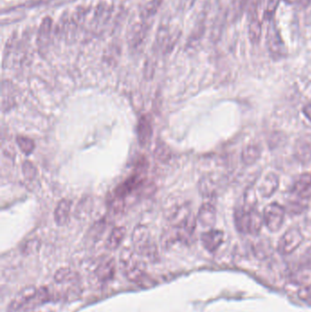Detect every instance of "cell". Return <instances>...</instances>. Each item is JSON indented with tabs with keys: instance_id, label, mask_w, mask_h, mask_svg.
Instances as JSON below:
<instances>
[{
	"instance_id": "obj_1",
	"label": "cell",
	"mask_w": 311,
	"mask_h": 312,
	"mask_svg": "<svg viewBox=\"0 0 311 312\" xmlns=\"http://www.w3.org/2000/svg\"><path fill=\"white\" fill-rule=\"evenodd\" d=\"M48 291L46 288L37 289L34 286L24 288L11 301L8 311H26L48 302L50 300V293Z\"/></svg>"
},
{
	"instance_id": "obj_2",
	"label": "cell",
	"mask_w": 311,
	"mask_h": 312,
	"mask_svg": "<svg viewBox=\"0 0 311 312\" xmlns=\"http://www.w3.org/2000/svg\"><path fill=\"white\" fill-rule=\"evenodd\" d=\"M120 265L125 277L134 283H142L146 280L145 266L128 248L124 249L120 256Z\"/></svg>"
},
{
	"instance_id": "obj_3",
	"label": "cell",
	"mask_w": 311,
	"mask_h": 312,
	"mask_svg": "<svg viewBox=\"0 0 311 312\" xmlns=\"http://www.w3.org/2000/svg\"><path fill=\"white\" fill-rule=\"evenodd\" d=\"M133 247L135 252L142 257H148L151 260H154L157 257V248L156 244L151 240V235L145 226L140 225L133 231Z\"/></svg>"
},
{
	"instance_id": "obj_4",
	"label": "cell",
	"mask_w": 311,
	"mask_h": 312,
	"mask_svg": "<svg viewBox=\"0 0 311 312\" xmlns=\"http://www.w3.org/2000/svg\"><path fill=\"white\" fill-rule=\"evenodd\" d=\"M266 42H267L266 43L267 49L273 59L276 60L282 59L286 56L287 51L284 44L283 38L281 37L279 28L274 22H271L268 26Z\"/></svg>"
},
{
	"instance_id": "obj_5",
	"label": "cell",
	"mask_w": 311,
	"mask_h": 312,
	"mask_svg": "<svg viewBox=\"0 0 311 312\" xmlns=\"http://www.w3.org/2000/svg\"><path fill=\"white\" fill-rule=\"evenodd\" d=\"M286 209L277 203H272L264 210V223L271 232H278L283 225Z\"/></svg>"
},
{
	"instance_id": "obj_6",
	"label": "cell",
	"mask_w": 311,
	"mask_h": 312,
	"mask_svg": "<svg viewBox=\"0 0 311 312\" xmlns=\"http://www.w3.org/2000/svg\"><path fill=\"white\" fill-rule=\"evenodd\" d=\"M303 242V235L297 228H290L286 231L278 245V250L281 255H289L294 252Z\"/></svg>"
},
{
	"instance_id": "obj_7",
	"label": "cell",
	"mask_w": 311,
	"mask_h": 312,
	"mask_svg": "<svg viewBox=\"0 0 311 312\" xmlns=\"http://www.w3.org/2000/svg\"><path fill=\"white\" fill-rule=\"evenodd\" d=\"M294 153L297 161L306 165L311 161V134H304L295 143Z\"/></svg>"
},
{
	"instance_id": "obj_8",
	"label": "cell",
	"mask_w": 311,
	"mask_h": 312,
	"mask_svg": "<svg viewBox=\"0 0 311 312\" xmlns=\"http://www.w3.org/2000/svg\"><path fill=\"white\" fill-rule=\"evenodd\" d=\"M293 196L306 200L310 197L311 193V174H303L296 180L291 188Z\"/></svg>"
},
{
	"instance_id": "obj_9",
	"label": "cell",
	"mask_w": 311,
	"mask_h": 312,
	"mask_svg": "<svg viewBox=\"0 0 311 312\" xmlns=\"http://www.w3.org/2000/svg\"><path fill=\"white\" fill-rule=\"evenodd\" d=\"M224 239V233L220 230L210 229L203 233L201 241L203 247L209 252H215L219 248Z\"/></svg>"
},
{
	"instance_id": "obj_10",
	"label": "cell",
	"mask_w": 311,
	"mask_h": 312,
	"mask_svg": "<svg viewBox=\"0 0 311 312\" xmlns=\"http://www.w3.org/2000/svg\"><path fill=\"white\" fill-rule=\"evenodd\" d=\"M16 106V95L13 85L10 82H3L1 88V110L8 112Z\"/></svg>"
},
{
	"instance_id": "obj_11",
	"label": "cell",
	"mask_w": 311,
	"mask_h": 312,
	"mask_svg": "<svg viewBox=\"0 0 311 312\" xmlns=\"http://www.w3.org/2000/svg\"><path fill=\"white\" fill-rule=\"evenodd\" d=\"M148 27L146 24L137 23L133 25L128 35L129 46L133 50H137L142 46L147 36Z\"/></svg>"
},
{
	"instance_id": "obj_12",
	"label": "cell",
	"mask_w": 311,
	"mask_h": 312,
	"mask_svg": "<svg viewBox=\"0 0 311 312\" xmlns=\"http://www.w3.org/2000/svg\"><path fill=\"white\" fill-rule=\"evenodd\" d=\"M116 272V263L113 258L100 263L95 269V276L101 282H107L113 279Z\"/></svg>"
},
{
	"instance_id": "obj_13",
	"label": "cell",
	"mask_w": 311,
	"mask_h": 312,
	"mask_svg": "<svg viewBox=\"0 0 311 312\" xmlns=\"http://www.w3.org/2000/svg\"><path fill=\"white\" fill-rule=\"evenodd\" d=\"M216 220V210L215 207L210 204H204L198 212L197 221L205 227H212L215 225Z\"/></svg>"
},
{
	"instance_id": "obj_14",
	"label": "cell",
	"mask_w": 311,
	"mask_h": 312,
	"mask_svg": "<svg viewBox=\"0 0 311 312\" xmlns=\"http://www.w3.org/2000/svg\"><path fill=\"white\" fill-rule=\"evenodd\" d=\"M279 186V175L275 173H269L265 175L259 184V192L262 197L268 198L272 197Z\"/></svg>"
},
{
	"instance_id": "obj_15",
	"label": "cell",
	"mask_w": 311,
	"mask_h": 312,
	"mask_svg": "<svg viewBox=\"0 0 311 312\" xmlns=\"http://www.w3.org/2000/svg\"><path fill=\"white\" fill-rule=\"evenodd\" d=\"M71 205L72 202L69 199H62L58 204L54 211V219L57 225L63 226L68 224L70 216Z\"/></svg>"
},
{
	"instance_id": "obj_16",
	"label": "cell",
	"mask_w": 311,
	"mask_h": 312,
	"mask_svg": "<svg viewBox=\"0 0 311 312\" xmlns=\"http://www.w3.org/2000/svg\"><path fill=\"white\" fill-rule=\"evenodd\" d=\"M152 127L146 116H142L139 120L137 125L138 141L141 146H146L151 141Z\"/></svg>"
},
{
	"instance_id": "obj_17",
	"label": "cell",
	"mask_w": 311,
	"mask_h": 312,
	"mask_svg": "<svg viewBox=\"0 0 311 312\" xmlns=\"http://www.w3.org/2000/svg\"><path fill=\"white\" fill-rule=\"evenodd\" d=\"M250 210L251 208L240 207L235 212V224L237 229L244 234H249Z\"/></svg>"
},
{
	"instance_id": "obj_18",
	"label": "cell",
	"mask_w": 311,
	"mask_h": 312,
	"mask_svg": "<svg viewBox=\"0 0 311 312\" xmlns=\"http://www.w3.org/2000/svg\"><path fill=\"white\" fill-rule=\"evenodd\" d=\"M54 280L58 284H75L80 281V275L76 271L72 270L69 267H63L56 272Z\"/></svg>"
},
{
	"instance_id": "obj_19",
	"label": "cell",
	"mask_w": 311,
	"mask_h": 312,
	"mask_svg": "<svg viewBox=\"0 0 311 312\" xmlns=\"http://www.w3.org/2000/svg\"><path fill=\"white\" fill-rule=\"evenodd\" d=\"M261 155L260 147L255 143L248 144L242 152V160L247 166L256 164Z\"/></svg>"
},
{
	"instance_id": "obj_20",
	"label": "cell",
	"mask_w": 311,
	"mask_h": 312,
	"mask_svg": "<svg viewBox=\"0 0 311 312\" xmlns=\"http://www.w3.org/2000/svg\"><path fill=\"white\" fill-rule=\"evenodd\" d=\"M249 1L250 0H232L227 13L230 21L236 22L242 17L246 8L249 5Z\"/></svg>"
},
{
	"instance_id": "obj_21",
	"label": "cell",
	"mask_w": 311,
	"mask_h": 312,
	"mask_svg": "<svg viewBox=\"0 0 311 312\" xmlns=\"http://www.w3.org/2000/svg\"><path fill=\"white\" fill-rule=\"evenodd\" d=\"M125 232V228L123 226L113 228L106 241V248L110 250H115L119 248L120 245L124 240Z\"/></svg>"
},
{
	"instance_id": "obj_22",
	"label": "cell",
	"mask_w": 311,
	"mask_h": 312,
	"mask_svg": "<svg viewBox=\"0 0 311 312\" xmlns=\"http://www.w3.org/2000/svg\"><path fill=\"white\" fill-rule=\"evenodd\" d=\"M261 34H262V24L260 19L257 16L249 17V24H248V36L250 41L256 44V42L260 41Z\"/></svg>"
},
{
	"instance_id": "obj_23",
	"label": "cell",
	"mask_w": 311,
	"mask_h": 312,
	"mask_svg": "<svg viewBox=\"0 0 311 312\" xmlns=\"http://www.w3.org/2000/svg\"><path fill=\"white\" fill-rule=\"evenodd\" d=\"M264 223V217L256 209L250 210V222H249V234L256 235L259 233Z\"/></svg>"
},
{
	"instance_id": "obj_24",
	"label": "cell",
	"mask_w": 311,
	"mask_h": 312,
	"mask_svg": "<svg viewBox=\"0 0 311 312\" xmlns=\"http://www.w3.org/2000/svg\"><path fill=\"white\" fill-rule=\"evenodd\" d=\"M179 38H180L179 31H174V32L169 31L165 37V40L161 42L159 46L162 49V51H164V53L167 54L174 50V46L178 42Z\"/></svg>"
},
{
	"instance_id": "obj_25",
	"label": "cell",
	"mask_w": 311,
	"mask_h": 312,
	"mask_svg": "<svg viewBox=\"0 0 311 312\" xmlns=\"http://www.w3.org/2000/svg\"><path fill=\"white\" fill-rule=\"evenodd\" d=\"M51 30H52V19L50 18L43 19L38 31V42L41 44H44L48 42L51 36Z\"/></svg>"
},
{
	"instance_id": "obj_26",
	"label": "cell",
	"mask_w": 311,
	"mask_h": 312,
	"mask_svg": "<svg viewBox=\"0 0 311 312\" xmlns=\"http://www.w3.org/2000/svg\"><path fill=\"white\" fill-rule=\"evenodd\" d=\"M17 143L19 149L24 152L26 155H29L35 150V143L30 138L26 136H17Z\"/></svg>"
},
{
	"instance_id": "obj_27",
	"label": "cell",
	"mask_w": 311,
	"mask_h": 312,
	"mask_svg": "<svg viewBox=\"0 0 311 312\" xmlns=\"http://www.w3.org/2000/svg\"><path fill=\"white\" fill-rule=\"evenodd\" d=\"M199 190L203 196L210 198L215 193V183L208 177H204L199 183Z\"/></svg>"
},
{
	"instance_id": "obj_28",
	"label": "cell",
	"mask_w": 311,
	"mask_h": 312,
	"mask_svg": "<svg viewBox=\"0 0 311 312\" xmlns=\"http://www.w3.org/2000/svg\"><path fill=\"white\" fill-rule=\"evenodd\" d=\"M162 3H163V0H150L142 10V17L147 19L154 16L156 12L160 9Z\"/></svg>"
},
{
	"instance_id": "obj_29",
	"label": "cell",
	"mask_w": 311,
	"mask_h": 312,
	"mask_svg": "<svg viewBox=\"0 0 311 312\" xmlns=\"http://www.w3.org/2000/svg\"><path fill=\"white\" fill-rule=\"evenodd\" d=\"M109 13H110L109 7L106 5L105 3H101L94 11V21H96L98 23L104 21L107 19Z\"/></svg>"
},
{
	"instance_id": "obj_30",
	"label": "cell",
	"mask_w": 311,
	"mask_h": 312,
	"mask_svg": "<svg viewBox=\"0 0 311 312\" xmlns=\"http://www.w3.org/2000/svg\"><path fill=\"white\" fill-rule=\"evenodd\" d=\"M22 172H23L25 178L28 180H33L37 175V169H36L35 166H33L31 162H24L23 166H22Z\"/></svg>"
},
{
	"instance_id": "obj_31",
	"label": "cell",
	"mask_w": 311,
	"mask_h": 312,
	"mask_svg": "<svg viewBox=\"0 0 311 312\" xmlns=\"http://www.w3.org/2000/svg\"><path fill=\"white\" fill-rule=\"evenodd\" d=\"M281 0H267L265 4V18L271 19L273 18L276 11L279 8V3Z\"/></svg>"
},
{
	"instance_id": "obj_32",
	"label": "cell",
	"mask_w": 311,
	"mask_h": 312,
	"mask_svg": "<svg viewBox=\"0 0 311 312\" xmlns=\"http://www.w3.org/2000/svg\"><path fill=\"white\" fill-rule=\"evenodd\" d=\"M105 229V222L104 221H100L93 225L91 232H92V238H97L98 236H100L101 233H103V231Z\"/></svg>"
},
{
	"instance_id": "obj_33",
	"label": "cell",
	"mask_w": 311,
	"mask_h": 312,
	"mask_svg": "<svg viewBox=\"0 0 311 312\" xmlns=\"http://www.w3.org/2000/svg\"><path fill=\"white\" fill-rule=\"evenodd\" d=\"M304 113L311 121V104L306 106V108L304 109Z\"/></svg>"
},
{
	"instance_id": "obj_34",
	"label": "cell",
	"mask_w": 311,
	"mask_h": 312,
	"mask_svg": "<svg viewBox=\"0 0 311 312\" xmlns=\"http://www.w3.org/2000/svg\"><path fill=\"white\" fill-rule=\"evenodd\" d=\"M311 0H298V3L300 4L301 7H306V6L309 5L310 4Z\"/></svg>"
},
{
	"instance_id": "obj_35",
	"label": "cell",
	"mask_w": 311,
	"mask_h": 312,
	"mask_svg": "<svg viewBox=\"0 0 311 312\" xmlns=\"http://www.w3.org/2000/svg\"><path fill=\"white\" fill-rule=\"evenodd\" d=\"M284 1H286L288 4H293L295 2H298V0H284Z\"/></svg>"
}]
</instances>
